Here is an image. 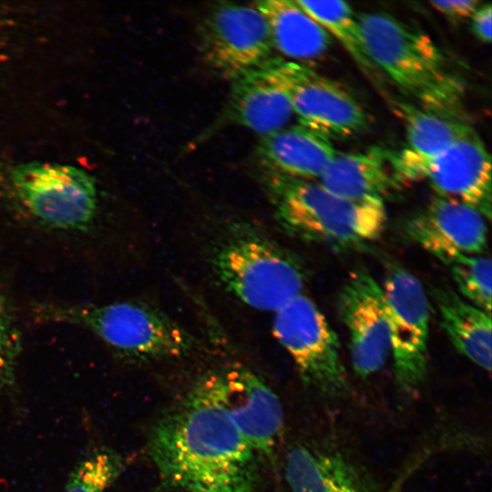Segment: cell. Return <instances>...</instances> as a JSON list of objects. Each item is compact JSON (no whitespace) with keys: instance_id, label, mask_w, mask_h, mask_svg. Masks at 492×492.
Instances as JSON below:
<instances>
[{"instance_id":"6da1fadb","label":"cell","mask_w":492,"mask_h":492,"mask_svg":"<svg viewBox=\"0 0 492 492\" xmlns=\"http://www.w3.org/2000/svg\"><path fill=\"white\" fill-rule=\"evenodd\" d=\"M149 452L163 484L182 492H253L257 454L196 383L153 426Z\"/></svg>"},{"instance_id":"7a4b0ae2","label":"cell","mask_w":492,"mask_h":492,"mask_svg":"<svg viewBox=\"0 0 492 492\" xmlns=\"http://www.w3.org/2000/svg\"><path fill=\"white\" fill-rule=\"evenodd\" d=\"M367 54L380 73L416 106L456 118L463 87L425 34L385 13L356 15Z\"/></svg>"},{"instance_id":"3957f363","label":"cell","mask_w":492,"mask_h":492,"mask_svg":"<svg viewBox=\"0 0 492 492\" xmlns=\"http://www.w3.org/2000/svg\"><path fill=\"white\" fill-rule=\"evenodd\" d=\"M211 270L246 305L276 312L302 294L306 271L292 251L246 224L231 226L212 249Z\"/></svg>"},{"instance_id":"277c9868","label":"cell","mask_w":492,"mask_h":492,"mask_svg":"<svg viewBox=\"0 0 492 492\" xmlns=\"http://www.w3.org/2000/svg\"><path fill=\"white\" fill-rule=\"evenodd\" d=\"M275 216L288 233L335 248L362 247L386 224L383 200L354 201L319 183L275 174L270 183Z\"/></svg>"},{"instance_id":"5b68a950","label":"cell","mask_w":492,"mask_h":492,"mask_svg":"<svg viewBox=\"0 0 492 492\" xmlns=\"http://www.w3.org/2000/svg\"><path fill=\"white\" fill-rule=\"evenodd\" d=\"M36 314L45 321L85 328L115 354L130 360L178 358L196 347L194 337L170 317L143 302L47 304Z\"/></svg>"},{"instance_id":"8992f818","label":"cell","mask_w":492,"mask_h":492,"mask_svg":"<svg viewBox=\"0 0 492 492\" xmlns=\"http://www.w3.org/2000/svg\"><path fill=\"white\" fill-rule=\"evenodd\" d=\"M18 202L35 221L64 231H84L93 224L98 198L96 182L85 170L64 164L28 162L11 171Z\"/></svg>"},{"instance_id":"52a82bcc","label":"cell","mask_w":492,"mask_h":492,"mask_svg":"<svg viewBox=\"0 0 492 492\" xmlns=\"http://www.w3.org/2000/svg\"><path fill=\"white\" fill-rule=\"evenodd\" d=\"M272 330L307 385L330 397L345 393L338 337L311 299L300 294L274 312Z\"/></svg>"},{"instance_id":"ba28073f","label":"cell","mask_w":492,"mask_h":492,"mask_svg":"<svg viewBox=\"0 0 492 492\" xmlns=\"http://www.w3.org/2000/svg\"><path fill=\"white\" fill-rule=\"evenodd\" d=\"M390 328L395 376L406 393L425 382L428 368L429 301L420 281L390 263L382 286Z\"/></svg>"},{"instance_id":"9c48e42d","label":"cell","mask_w":492,"mask_h":492,"mask_svg":"<svg viewBox=\"0 0 492 492\" xmlns=\"http://www.w3.org/2000/svg\"><path fill=\"white\" fill-rule=\"evenodd\" d=\"M197 384L228 415L257 455L272 458L283 427L280 398L245 367L208 372Z\"/></svg>"},{"instance_id":"30bf717a","label":"cell","mask_w":492,"mask_h":492,"mask_svg":"<svg viewBox=\"0 0 492 492\" xmlns=\"http://www.w3.org/2000/svg\"><path fill=\"white\" fill-rule=\"evenodd\" d=\"M199 46L206 66L231 81L271 57L273 48L261 12L254 5L234 4L217 6L204 17Z\"/></svg>"},{"instance_id":"8fae6325","label":"cell","mask_w":492,"mask_h":492,"mask_svg":"<svg viewBox=\"0 0 492 492\" xmlns=\"http://www.w3.org/2000/svg\"><path fill=\"white\" fill-rule=\"evenodd\" d=\"M338 308L347 328L355 373L363 377L379 371L391 354L390 328L382 286L365 269L348 277Z\"/></svg>"},{"instance_id":"7c38bea8","label":"cell","mask_w":492,"mask_h":492,"mask_svg":"<svg viewBox=\"0 0 492 492\" xmlns=\"http://www.w3.org/2000/svg\"><path fill=\"white\" fill-rule=\"evenodd\" d=\"M300 66L269 57L232 80L228 118L263 136L283 128L293 115L291 93Z\"/></svg>"},{"instance_id":"4fadbf2b","label":"cell","mask_w":492,"mask_h":492,"mask_svg":"<svg viewBox=\"0 0 492 492\" xmlns=\"http://www.w3.org/2000/svg\"><path fill=\"white\" fill-rule=\"evenodd\" d=\"M421 179L428 180L439 196L459 200L490 219V156L471 127L425 165Z\"/></svg>"},{"instance_id":"5bb4252c","label":"cell","mask_w":492,"mask_h":492,"mask_svg":"<svg viewBox=\"0 0 492 492\" xmlns=\"http://www.w3.org/2000/svg\"><path fill=\"white\" fill-rule=\"evenodd\" d=\"M291 97L300 125L329 138L355 135L369 124L367 112L354 97L303 64L300 66Z\"/></svg>"},{"instance_id":"9a60e30c","label":"cell","mask_w":492,"mask_h":492,"mask_svg":"<svg viewBox=\"0 0 492 492\" xmlns=\"http://www.w3.org/2000/svg\"><path fill=\"white\" fill-rule=\"evenodd\" d=\"M405 232L427 251L452 248L478 255L487 242L486 218L459 200L441 196L406 222Z\"/></svg>"},{"instance_id":"2e32d148","label":"cell","mask_w":492,"mask_h":492,"mask_svg":"<svg viewBox=\"0 0 492 492\" xmlns=\"http://www.w3.org/2000/svg\"><path fill=\"white\" fill-rule=\"evenodd\" d=\"M405 129L406 143L390 152V162L397 184L421 180L425 165L446 150L470 126L419 108L414 103L391 101Z\"/></svg>"},{"instance_id":"e0dca14e","label":"cell","mask_w":492,"mask_h":492,"mask_svg":"<svg viewBox=\"0 0 492 492\" xmlns=\"http://www.w3.org/2000/svg\"><path fill=\"white\" fill-rule=\"evenodd\" d=\"M284 475L291 492H375L352 459L325 446H292Z\"/></svg>"},{"instance_id":"ac0fdd59","label":"cell","mask_w":492,"mask_h":492,"mask_svg":"<svg viewBox=\"0 0 492 492\" xmlns=\"http://www.w3.org/2000/svg\"><path fill=\"white\" fill-rule=\"evenodd\" d=\"M318 183L330 192L354 201H384L398 185L390 151L378 147L363 152L336 153Z\"/></svg>"},{"instance_id":"d6986e66","label":"cell","mask_w":492,"mask_h":492,"mask_svg":"<svg viewBox=\"0 0 492 492\" xmlns=\"http://www.w3.org/2000/svg\"><path fill=\"white\" fill-rule=\"evenodd\" d=\"M259 152L275 174L306 180L319 179L337 153L329 138L302 125L263 136Z\"/></svg>"},{"instance_id":"ffe728a7","label":"cell","mask_w":492,"mask_h":492,"mask_svg":"<svg viewBox=\"0 0 492 492\" xmlns=\"http://www.w3.org/2000/svg\"><path fill=\"white\" fill-rule=\"evenodd\" d=\"M433 297L444 331L454 347L487 372L491 371L490 313L449 287H435Z\"/></svg>"},{"instance_id":"44dd1931","label":"cell","mask_w":492,"mask_h":492,"mask_svg":"<svg viewBox=\"0 0 492 492\" xmlns=\"http://www.w3.org/2000/svg\"><path fill=\"white\" fill-rule=\"evenodd\" d=\"M253 5L268 24L272 46L285 56L313 60L328 51L330 35L295 1L265 0Z\"/></svg>"},{"instance_id":"7402d4cb","label":"cell","mask_w":492,"mask_h":492,"mask_svg":"<svg viewBox=\"0 0 492 492\" xmlns=\"http://www.w3.org/2000/svg\"><path fill=\"white\" fill-rule=\"evenodd\" d=\"M297 5L343 46L360 69L375 84L380 72L365 49L356 15L344 1H302Z\"/></svg>"},{"instance_id":"603a6c76","label":"cell","mask_w":492,"mask_h":492,"mask_svg":"<svg viewBox=\"0 0 492 492\" xmlns=\"http://www.w3.org/2000/svg\"><path fill=\"white\" fill-rule=\"evenodd\" d=\"M449 269L459 294L466 301L491 313V261L469 255L452 248L436 249L430 252Z\"/></svg>"},{"instance_id":"cb8c5ba5","label":"cell","mask_w":492,"mask_h":492,"mask_svg":"<svg viewBox=\"0 0 492 492\" xmlns=\"http://www.w3.org/2000/svg\"><path fill=\"white\" fill-rule=\"evenodd\" d=\"M124 467L123 457L112 448L93 447L71 470L62 492H106Z\"/></svg>"},{"instance_id":"d4e9b609","label":"cell","mask_w":492,"mask_h":492,"mask_svg":"<svg viewBox=\"0 0 492 492\" xmlns=\"http://www.w3.org/2000/svg\"><path fill=\"white\" fill-rule=\"evenodd\" d=\"M21 352L20 333L5 300L0 296V394L16 391V371Z\"/></svg>"},{"instance_id":"484cf974","label":"cell","mask_w":492,"mask_h":492,"mask_svg":"<svg viewBox=\"0 0 492 492\" xmlns=\"http://www.w3.org/2000/svg\"><path fill=\"white\" fill-rule=\"evenodd\" d=\"M431 6L450 20H463L471 17L480 6L477 0L431 1Z\"/></svg>"},{"instance_id":"4316f807","label":"cell","mask_w":492,"mask_h":492,"mask_svg":"<svg viewBox=\"0 0 492 492\" xmlns=\"http://www.w3.org/2000/svg\"><path fill=\"white\" fill-rule=\"evenodd\" d=\"M491 5L479 6L471 16L472 30L483 43L491 41Z\"/></svg>"}]
</instances>
